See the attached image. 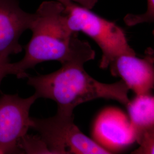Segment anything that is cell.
Wrapping results in <instances>:
<instances>
[{
  "mask_svg": "<svg viewBox=\"0 0 154 154\" xmlns=\"http://www.w3.org/2000/svg\"><path fill=\"white\" fill-rule=\"evenodd\" d=\"M34 14L30 30L32 36L25 46L21 60L11 63L12 75L18 78L29 76L26 71L46 61L62 65H82L94 60L95 52L88 42L81 40L67 23L65 6L58 1L43 2Z\"/></svg>",
  "mask_w": 154,
  "mask_h": 154,
  "instance_id": "6da1fadb",
  "label": "cell"
},
{
  "mask_svg": "<svg viewBox=\"0 0 154 154\" xmlns=\"http://www.w3.org/2000/svg\"><path fill=\"white\" fill-rule=\"evenodd\" d=\"M38 98L54 100L58 111L73 112L85 102L98 98L115 100L126 106L129 88L122 80L113 83L100 82L91 77L82 65L67 64L48 74L28 77Z\"/></svg>",
  "mask_w": 154,
  "mask_h": 154,
  "instance_id": "7a4b0ae2",
  "label": "cell"
},
{
  "mask_svg": "<svg viewBox=\"0 0 154 154\" xmlns=\"http://www.w3.org/2000/svg\"><path fill=\"white\" fill-rule=\"evenodd\" d=\"M67 23L72 32H82L98 45L102 55L99 66L106 69L122 55H136L124 30L114 22L69 0H62Z\"/></svg>",
  "mask_w": 154,
  "mask_h": 154,
  "instance_id": "3957f363",
  "label": "cell"
},
{
  "mask_svg": "<svg viewBox=\"0 0 154 154\" xmlns=\"http://www.w3.org/2000/svg\"><path fill=\"white\" fill-rule=\"evenodd\" d=\"M31 128L39 134L50 154H110L81 131L71 112L57 110L50 118H31Z\"/></svg>",
  "mask_w": 154,
  "mask_h": 154,
  "instance_id": "277c9868",
  "label": "cell"
},
{
  "mask_svg": "<svg viewBox=\"0 0 154 154\" xmlns=\"http://www.w3.org/2000/svg\"><path fill=\"white\" fill-rule=\"evenodd\" d=\"M38 99L23 98L16 94L0 97V154L20 153L19 143L31 128L30 109Z\"/></svg>",
  "mask_w": 154,
  "mask_h": 154,
  "instance_id": "5b68a950",
  "label": "cell"
},
{
  "mask_svg": "<svg viewBox=\"0 0 154 154\" xmlns=\"http://www.w3.org/2000/svg\"><path fill=\"white\" fill-rule=\"evenodd\" d=\"M92 137L110 154L120 152L136 142V134L128 116L114 107L99 112L94 122Z\"/></svg>",
  "mask_w": 154,
  "mask_h": 154,
  "instance_id": "8992f818",
  "label": "cell"
},
{
  "mask_svg": "<svg viewBox=\"0 0 154 154\" xmlns=\"http://www.w3.org/2000/svg\"><path fill=\"white\" fill-rule=\"evenodd\" d=\"M34 14L22 10L18 0H0V57L9 59L22 51L19 40L30 29Z\"/></svg>",
  "mask_w": 154,
  "mask_h": 154,
  "instance_id": "52a82bcc",
  "label": "cell"
},
{
  "mask_svg": "<svg viewBox=\"0 0 154 154\" xmlns=\"http://www.w3.org/2000/svg\"><path fill=\"white\" fill-rule=\"evenodd\" d=\"M154 52L151 48L143 58L136 55H122L110 66L114 76H119L136 95L149 94L154 86Z\"/></svg>",
  "mask_w": 154,
  "mask_h": 154,
  "instance_id": "ba28073f",
  "label": "cell"
},
{
  "mask_svg": "<svg viewBox=\"0 0 154 154\" xmlns=\"http://www.w3.org/2000/svg\"><path fill=\"white\" fill-rule=\"evenodd\" d=\"M128 116L136 134V142L154 130V98L150 93L136 95L126 105Z\"/></svg>",
  "mask_w": 154,
  "mask_h": 154,
  "instance_id": "9c48e42d",
  "label": "cell"
},
{
  "mask_svg": "<svg viewBox=\"0 0 154 154\" xmlns=\"http://www.w3.org/2000/svg\"><path fill=\"white\" fill-rule=\"evenodd\" d=\"M147 11L142 14H128L125 17L124 21L127 25L132 26L142 23L154 22V0H147Z\"/></svg>",
  "mask_w": 154,
  "mask_h": 154,
  "instance_id": "30bf717a",
  "label": "cell"
},
{
  "mask_svg": "<svg viewBox=\"0 0 154 154\" xmlns=\"http://www.w3.org/2000/svg\"><path fill=\"white\" fill-rule=\"evenodd\" d=\"M139 147L132 154H153L154 151V130L147 132L138 139Z\"/></svg>",
  "mask_w": 154,
  "mask_h": 154,
  "instance_id": "8fae6325",
  "label": "cell"
},
{
  "mask_svg": "<svg viewBox=\"0 0 154 154\" xmlns=\"http://www.w3.org/2000/svg\"><path fill=\"white\" fill-rule=\"evenodd\" d=\"M9 74H12L11 63L9 59L0 57V85L4 78Z\"/></svg>",
  "mask_w": 154,
  "mask_h": 154,
  "instance_id": "7c38bea8",
  "label": "cell"
},
{
  "mask_svg": "<svg viewBox=\"0 0 154 154\" xmlns=\"http://www.w3.org/2000/svg\"><path fill=\"white\" fill-rule=\"evenodd\" d=\"M72 2H75L79 5L81 6L88 9H91L97 3L98 0H69Z\"/></svg>",
  "mask_w": 154,
  "mask_h": 154,
  "instance_id": "4fadbf2b",
  "label": "cell"
}]
</instances>
